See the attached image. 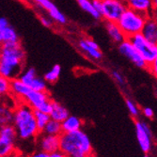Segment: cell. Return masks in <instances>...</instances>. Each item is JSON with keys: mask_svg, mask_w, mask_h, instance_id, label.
I'll return each instance as SVG.
<instances>
[{"mask_svg": "<svg viewBox=\"0 0 157 157\" xmlns=\"http://www.w3.org/2000/svg\"><path fill=\"white\" fill-rule=\"evenodd\" d=\"M34 116H35V121L37 123V127L40 131V133L42 132V130L44 129L45 125L47 122L51 120L50 115L48 113H44L39 110H34Z\"/></svg>", "mask_w": 157, "mask_h": 157, "instance_id": "cell-25", "label": "cell"}, {"mask_svg": "<svg viewBox=\"0 0 157 157\" xmlns=\"http://www.w3.org/2000/svg\"><path fill=\"white\" fill-rule=\"evenodd\" d=\"M140 34L147 40L152 44H157V23L153 16H149L147 18Z\"/></svg>", "mask_w": 157, "mask_h": 157, "instance_id": "cell-16", "label": "cell"}, {"mask_svg": "<svg viewBox=\"0 0 157 157\" xmlns=\"http://www.w3.org/2000/svg\"><path fill=\"white\" fill-rule=\"evenodd\" d=\"M13 118V108L0 102V126L11 124Z\"/></svg>", "mask_w": 157, "mask_h": 157, "instance_id": "cell-21", "label": "cell"}, {"mask_svg": "<svg viewBox=\"0 0 157 157\" xmlns=\"http://www.w3.org/2000/svg\"><path fill=\"white\" fill-rule=\"evenodd\" d=\"M0 75L10 81L18 78L25 70V52L21 42L3 44L0 46Z\"/></svg>", "mask_w": 157, "mask_h": 157, "instance_id": "cell-1", "label": "cell"}, {"mask_svg": "<svg viewBox=\"0 0 157 157\" xmlns=\"http://www.w3.org/2000/svg\"><path fill=\"white\" fill-rule=\"evenodd\" d=\"M11 124L16 131L17 138L21 140H35L40 134L34 110L24 102H17L14 106Z\"/></svg>", "mask_w": 157, "mask_h": 157, "instance_id": "cell-2", "label": "cell"}, {"mask_svg": "<svg viewBox=\"0 0 157 157\" xmlns=\"http://www.w3.org/2000/svg\"><path fill=\"white\" fill-rule=\"evenodd\" d=\"M61 123L62 128V133H71L81 130L83 126V121L81 119L75 116H71L69 115Z\"/></svg>", "mask_w": 157, "mask_h": 157, "instance_id": "cell-19", "label": "cell"}, {"mask_svg": "<svg viewBox=\"0 0 157 157\" xmlns=\"http://www.w3.org/2000/svg\"><path fill=\"white\" fill-rule=\"evenodd\" d=\"M10 25L9 21L4 18V17H0V46L3 44V38H2V33H3V30L5 28Z\"/></svg>", "mask_w": 157, "mask_h": 157, "instance_id": "cell-31", "label": "cell"}, {"mask_svg": "<svg viewBox=\"0 0 157 157\" xmlns=\"http://www.w3.org/2000/svg\"><path fill=\"white\" fill-rule=\"evenodd\" d=\"M142 114L147 118V119H152L154 116V112L152 110V108L151 107H145L142 110Z\"/></svg>", "mask_w": 157, "mask_h": 157, "instance_id": "cell-33", "label": "cell"}, {"mask_svg": "<svg viewBox=\"0 0 157 157\" xmlns=\"http://www.w3.org/2000/svg\"><path fill=\"white\" fill-rule=\"evenodd\" d=\"M111 75H112L113 79L115 80V81L117 82V84H118V85H120L121 87H123V86L125 85V79H124V77H123L122 74H121V73H120L119 71H117V70L112 71Z\"/></svg>", "mask_w": 157, "mask_h": 157, "instance_id": "cell-29", "label": "cell"}, {"mask_svg": "<svg viewBox=\"0 0 157 157\" xmlns=\"http://www.w3.org/2000/svg\"><path fill=\"white\" fill-rule=\"evenodd\" d=\"M60 74H61V67L56 64V65H54L49 72H47L44 75V79L45 80L47 84H54L59 80Z\"/></svg>", "mask_w": 157, "mask_h": 157, "instance_id": "cell-26", "label": "cell"}, {"mask_svg": "<svg viewBox=\"0 0 157 157\" xmlns=\"http://www.w3.org/2000/svg\"><path fill=\"white\" fill-rule=\"evenodd\" d=\"M125 104H126V107H127L128 111H129V113H130V115L133 118L137 119L139 117V114H140V111H139L137 105L130 98L125 100Z\"/></svg>", "mask_w": 157, "mask_h": 157, "instance_id": "cell-27", "label": "cell"}, {"mask_svg": "<svg viewBox=\"0 0 157 157\" xmlns=\"http://www.w3.org/2000/svg\"><path fill=\"white\" fill-rule=\"evenodd\" d=\"M77 4L79 5V7L81 8L82 10L89 13L93 19H95V20L102 19L101 14H100V12L94 8L91 0H77Z\"/></svg>", "mask_w": 157, "mask_h": 157, "instance_id": "cell-20", "label": "cell"}, {"mask_svg": "<svg viewBox=\"0 0 157 157\" xmlns=\"http://www.w3.org/2000/svg\"><path fill=\"white\" fill-rule=\"evenodd\" d=\"M41 133L46 134V135H50V136H59L62 134V128H61V123L54 121V120H50L47 124L45 125L44 129L42 130Z\"/></svg>", "mask_w": 157, "mask_h": 157, "instance_id": "cell-24", "label": "cell"}, {"mask_svg": "<svg viewBox=\"0 0 157 157\" xmlns=\"http://www.w3.org/2000/svg\"><path fill=\"white\" fill-rule=\"evenodd\" d=\"M77 46L81 50V52L88 56L89 59L99 61L103 58V53L100 49L98 44L90 38H82L78 40Z\"/></svg>", "mask_w": 157, "mask_h": 157, "instance_id": "cell-12", "label": "cell"}, {"mask_svg": "<svg viewBox=\"0 0 157 157\" xmlns=\"http://www.w3.org/2000/svg\"><path fill=\"white\" fill-rule=\"evenodd\" d=\"M148 16L126 8L116 22L126 39L141 33Z\"/></svg>", "mask_w": 157, "mask_h": 157, "instance_id": "cell-4", "label": "cell"}, {"mask_svg": "<svg viewBox=\"0 0 157 157\" xmlns=\"http://www.w3.org/2000/svg\"><path fill=\"white\" fill-rule=\"evenodd\" d=\"M36 7L48 13V16L59 25H65L68 23L67 17L59 10L51 0H29Z\"/></svg>", "mask_w": 157, "mask_h": 157, "instance_id": "cell-10", "label": "cell"}, {"mask_svg": "<svg viewBox=\"0 0 157 157\" xmlns=\"http://www.w3.org/2000/svg\"><path fill=\"white\" fill-rule=\"evenodd\" d=\"M40 21L42 24V25H44L45 27H48V28H51L55 24V22L48 15H45V14L40 15Z\"/></svg>", "mask_w": 157, "mask_h": 157, "instance_id": "cell-30", "label": "cell"}, {"mask_svg": "<svg viewBox=\"0 0 157 157\" xmlns=\"http://www.w3.org/2000/svg\"><path fill=\"white\" fill-rule=\"evenodd\" d=\"M125 9L126 5L123 0H102L100 13L105 22L116 23Z\"/></svg>", "mask_w": 157, "mask_h": 157, "instance_id": "cell-8", "label": "cell"}, {"mask_svg": "<svg viewBox=\"0 0 157 157\" xmlns=\"http://www.w3.org/2000/svg\"><path fill=\"white\" fill-rule=\"evenodd\" d=\"M59 151L67 157H93L90 139L82 130L62 133L59 136Z\"/></svg>", "mask_w": 157, "mask_h": 157, "instance_id": "cell-3", "label": "cell"}, {"mask_svg": "<svg viewBox=\"0 0 157 157\" xmlns=\"http://www.w3.org/2000/svg\"><path fill=\"white\" fill-rule=\"evenodd\" d=\"M27 157H51V154L48 152H45L44 151L38 150V151H35L32 153H30Z\"/></svg>", "mask_w": 157, "mask_h": 157, "instance_id": "cell-32", "label": "cell"}, {"mask_svg": "<svg viewBox=\"0 0 157 157\" xmlns=\"http://www.w3.org/2000/svg\"><path fill=\"white\" fill-rule=\"evenodd\" d=\"M7 157H26L21 151H18V150H15V151H13L9 156Z\"/></svg>", "mask_w": 157, "mask_h": 157, "instance_id": "cell-34", "label": "cell"}, {"mask_svg": "<svg viewBox=\"0 0 157 157\" xmlns=\"http://www.w3.org/2000/svg\"><path fill=\"white\" fill-rule=\"evenodd\" d=\"M136 135L141 151L145 154L149 153L152 148V134L148 123L142 121H136Z\"/></svg>", "mask_w": 157, "mask_h": 157, "instance_id": "cell-9", "label": "cell"}, {"mask_svg": "<svg viewBox=\"0 0 157 157\" xmlns=\"http://www.w3.org/2000/svg\"><path fill=\"white\" fill-rule=\"evenodd\" d=\"M52 101L48 91H37L30 90L25 96L23 102L29 105L33 110L50 113Z\"/></svg>", "mask_w": 157, "mask_h": 157, "instance_id": "cell-6", "label": "cell"}, {"mask_svg": "<svg viewBox=\"0 0 157 157\" xmlns=\"http://www.w3.org/2000/svg\"><path fill=\"white\" fill-rule=\"evenodd\" d=\"M35 140L39 150L40 151L50 154L59 151V136L40 133Z\"/></svg>", "mask_w": 157, "mask_h": 157, "instance_id": "cell-13", "label": "cell"}, {"mask_svg": "<svg viewBox=\"0 0 157 157\" xmlns=\"http://www.w3.org/2000/svg\"><path fill=\"white\" fill-rule=\"evenodd\" d=\"M17 135L12 124L0 126V157H7L16 150Z\"/></svg>", "mask_w": 157, "mask_h": 157, "instance_id": "cell-7", "label": "cell"}, {"mask_svg": "<svg viewBox=\"0 0 157 157\" xmlns=\"http://www.w3.org/2000/svg\"><path fill=\"white\" fill-rule=\"evenodd\" d=\"M136 51L143 58L148 65V69L157 63V44L147 40L140 33L128 39Z\"/></svg>", "mask_w": 157, "mask_h": 157, "instance_id": "cell-5", "label": "cell"}, {"mask_svg": "<svg viewBox=\"0 0 157 157\" xmlns=\"http://www.w3.org/2000/svg\"><path fill=\"white\" fill-rule=\"evenodd\" d=\"M118 49L119 52L124 56L127 59H129L136 67L139 69H148L147 63L128 39L124 40L118 44Z\"/></svg>", "mask_w": 157, "mask_h": 157, "instance_id": "cell-11", "label": "cell"}, {"mask_svg": "<svg viewBox=\"0 0 157 157\" xmlns=\"http://www.w3.org/2000/svg\"><path fill=\"white\" fill-rule=\"evenodd\" d=\"M105 29L107 31V34H108L110 40L114 42V44H119L121 41L126 40L124 34L121 30V28L117 23L105 22Z\"/></svg>", "mask_w": 157, "mask_h": 157, "instance_id": "cell-18", "label": "cell"}, {"mask_svg": "<svg viewBox=\"0 0 157 157\" xmlns=\"http://www.w3.org/2000/svg\"><path fill=\"white\" fill-rule=\"evenodd\" d=\"M144 157H150V156H149V155H148V154H147V153H146V154H145V155H144Z\"/></svg>", "mask_w": 157, "mask_h": 157, "instance_id": "cell-36", "label": "cell"}, {"mask_svg": "<svg viewBox=\"0 0 157 157\" xmlns=\"http://www.w3.org/2000/svg\"><path fill=\"white\" fill-rule=\"evenodd\" d=\"M126 8L136 10L144 15L152 16L156 4L153 0H123Z\"/></svg>", "mask_w": 157, "mask_h": 157, "instance_id": "cell-14", "label": "cell"}, {"mask_svg": "<svg viewBox=\"0 0 157 157\" xmlns=\"http://www.w3.org/2000/svg\"><path fill=\"white\" fill-rule=\"evenodd\" d=\"M25 85L32 90L47 91V83L45 82V80L44 78L39 77L38 75L33 76Z\"/></svg>", "mask_w": 157, "mask_h": 157, "instance_id": "cell-23", "label": "cell"}, {"mask_svg": "<svg viewBox=\"0 0 157 157\" xmlns=\"http://www.w3.org/2000/svg\"><path fill=\"white\" fill-rule=\"evenodd\" d=\"M49 115H50L51 120L56 121L59 122H62L70 115V113L64 105L53 100Z\"/></svg>", "mask_w": 157, "mask_h": 157, "instance_id": "cell-17", "label": "cell"}, {"mask_svg": "<svg viewBox=\"0 0 157 157\" xmlns=\"http://www.w3.org/2000/svg\"><path fill=\"white\" fill-rule=\"evenodd\" d=\"M29 90L30 89L19 78H15L10 81V95L16 102H23L25 96Z\"/></svg>", "mask_w": 157, "mask_h": 157, "instance_id": "cell-15", "label": "cell"}, {"mask_svg": "<svg viewBox=\"0 0 157 157\" xmlns=\"http://www.w3.org/2000/svg\"><path fill=\"white\" fill-rule=\"evenodd\" d=\"M2 38H3V44H16V42H21L18 33L10 25L3 30Z\"/></svg>", "mask_w": 157, "mask_h": 157, "instance_id": "cell-22", "label": "cell"}, {"mask_svg": "<svg viewBox=\"0 0 157 157\" xmlns=\"http://www.w3.org/2000/svg\"><path fill=\"white\" fill-rule=\"evenodd\" d=\"M51 157H67L65 154H63L60 151H58L54 153H51Z\"/></svg>", "mask_w": 157, "mask_h": 157, "instance_id": "cell-35", "label": "cell"}, {"mask_svg": "<svg viewBox=\"0 0 157 157\" xmlns=\"http://www.w3.org/2000/svg\"><path fill=\"white\" fill-rule=\"evenodd\" d=\"M0 59H1V50H0Z\"/></svg>", "mask_w": 157, "mask_h": 157, "instance_id": "cell-37", "label": "cell"}, {"mask_svg": "<svg viewBox=\"0 0 157 157\" xmlns=\"http://www.w3.org/2000/svg\"><path fill=\"white\" fill-rule=\"evenodd\" d=\"M10 94V80L0 75V100Z\"/></svg>", "mask_w": 157, "mask_h": 157, "instance_id": "cell-28", "label": "cell"}]
</instances>
